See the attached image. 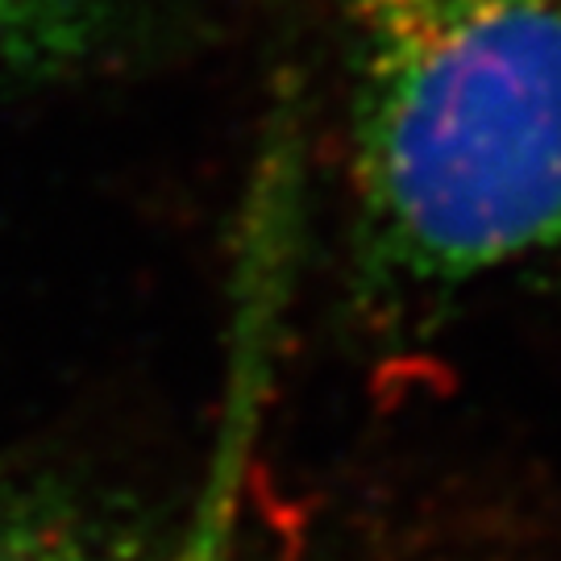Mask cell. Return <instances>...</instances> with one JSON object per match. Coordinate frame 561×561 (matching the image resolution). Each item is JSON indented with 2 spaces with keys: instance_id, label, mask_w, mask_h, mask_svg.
<instances>
[{
  "instance_id": "cell-2",
  "label": "cell",
  "mask_w": 561,
  "mask_h": 561,
  "mask_svg": "<svg viewBox=\"0 0 561 561\" xmlns=\"http://www.w3.org/2000/svg\"><path fill=\"white\" fill-rule=\"evenodd\" d=\"M171 528L80 461H0V561H162Z\"/></svg>"
},
{
  "instance_id": "cell-3",
  "label": "cell",
  "mask_w": 561,
  "mask_h": 561,
  "mask_svg": "<svg viewBox=\"0 0 561 561\" xmlns=\"http://www.w3.org/2000/svg\"><path fill=\"white\" fill-rule=\"evenodd\" d=\"M271 250L250 245L245 259V287H241V317L238 341L229 354V396L217 424V442L204 466V479L192 495V507L183 520L171 528V541L162 561H241V495H245V474H250V454L259 437V416L266 403V370H271V300L279 287L271 283Z\"/></svg>"
},
{
  "instance_id": "cell-4",
  "label": "cell",
  "mask_w": 561,
  "mask_h": 561,
  "mask_svg": "<svg viewBox=\"0 0 561 561\" xmlns=\"http://www.w3.org/2000/svg\"><path fill=\"white\" fill-rule=\"evenodd\" d=\"M150 0H0V101L113 59Z\"/></svg>"
},
{
  "instance_id": "cell-1",
  "label": "cell",
  "mask_w": 561,
  "mask_h": 561,
  "mask_svg": "<svg viewBox=\"0 0 561 561\" xmlns=\"http://www.w3.org/2000/svg\"><path fill=\"white\" fill-rule=\"evenodd\" d=\"M345 287L379 329L561 300V0H333Z\"/></svg>"
}]
</instances>
